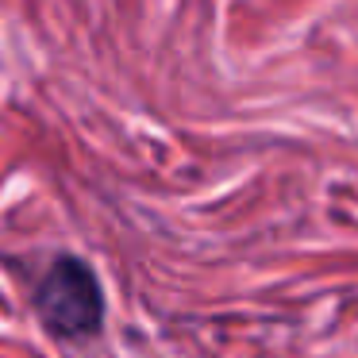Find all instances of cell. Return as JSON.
Returning a JSON list of instances; mask_svg holds the SVG:
<instances>
[{"label":"cell","instance_id":"obj_1","mask_svg":"<svg viewBox=\"0 0 358 358\" xmlns=\"http://www.w3.org/2000/svg\"><path fill=\"white\" fill-rule=\"evenodd\" d=\"M39 316L55 335H93L104 320L96 273L81 258H58L39 285Z\"/></svg>","mask_w":358,"mask_h":358}]
</instances>
